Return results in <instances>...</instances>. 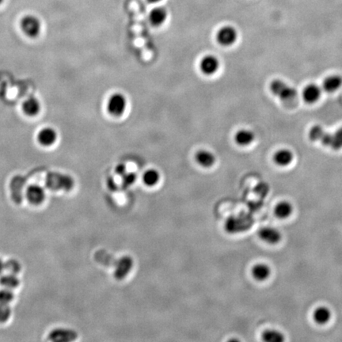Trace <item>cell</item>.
I'll return each mask as SVG.
<instances>
[{"label": "cell", "instance_id": "cell-19", "mask_svg": "<svg viewBox=\"0 0 342 342\" xmlns=\"http://www.w3.org/2000/svg\"><path fill=\"white\" fill-rule=\"evenodd\" d=\"M323 86L327 92H335L342 86V77L339 75H329L323 81Z\"/></svg>", "mask_w": 342, "mask_h": 342}, {"label": "cell", "instance_id": "cell-34", "mask_svg": "<svg viewBox=\"0 0 342 342\" xmlns=\"http://www.w3.org/2000/svg\"><path fill=\"white\" fill-rule=\"evenodd\" d=\"M3 1L4 0H0V5H1V4L2 3V2H3Z\"/></svg>", "mask_w": 342, "mask_h": 342}, {"label": "cell", "instance_id": "cell-18", "mask_svg": "<svg viewBox=\"0 0 342 342\" xmlns=\"http://www.w3.org/2000/svg\"><path fill=\"white\" fill-rule=\"evenodd\" d=\"M22 110L25 115L35 117L39 114L40 110V103L35 97H29L24 101Z\"/></svg>", "mask_w": 342, "mask_h": 342}, {"label": "cell", "instance_id": "cell-28", "mask_svg": "<svg viewBox=\"0 0 342 342\" xmlns=\"http://www.w3.org/2000/svg\"><path fill=\"white\" fill-rule=\"evenodd\" d=\"M14 298L11 289H3L0 290V304H10Z\"/></svg>", "mask_w": 342, "mask_h": 342}, {"label": "cell", "instance_id": "cell-13", "mask_svg": "<svg viewBox=\"0 0 342 342\" xmlns=\"http://www.w3.org/2000/svg\"><path fill=\"white\" fill-rule=\"evenodd\" d=\"M260 238L269 244H277L281 239V234L273 227H263L258 232Z\"/></svg>", "mask_w": 342, "mask_h": 342}, {"label": "cell", "instance_id": "cell-5", "mask_svg": "<svg viewBox=\"0 0 342 342\" xmlns=\"http://www.w3.org/2000/svg\"><path fill=\"white\" fill-rule=\"evenodd\" d=\"M238 39V31L231 25H224L218 30L216 40L222 46H231Z\"/></svg>", "mask_w": 342, "mask_h": 342}, {"label": "cell", "instance_id": "cell-32", "mask_svg": "<svg viewBox=\"0 0 342 342\" xmlns=\"http://www.w3.org/2000/svg\"><path fill=\"white\" fill-rule=\"evenodd\" d=\"M4 271H5V263L0 259V276L2 275Z\"/></svg>", "mask_w": 342, "mask_h": 342}, {"label": "cell", "instance_id": "cell-23", "mask_svg": "<svg viewBox=\"0 0 342 342\" xmlns=\"http://www.w3.org/2000/svg\"><path fill=\"white\" fill-rule=\"evenodd\" d=\"M20 284V280L17 275L13 273H6L0 276V285L8 289H16Z\"/></svg>", "mask_w": 342, "mask_h": 342}, {"label": "cell", "instance_id": "cell-33", "mask_svg": "<svg viewBox=\"0 0 342 342\" xmlns=\"http://www.w3.org/2000/svg\"><path fill=\"white\" fill-rule=\"evenodd\" d=\"M148 1L150 3H157V2H160L162 0H148Z\"/></svg>", "mask_w": 342, "mask_h": 342}, {"label": "cell", "instance_id": "cell-8", "mask_svg": "<svg viewBox=\"0 0 342 342\" xmlns=\"http://www.w3.org/2000/svg\"><path fill=\"white\" fill-rule=\"evenodd\" d=\"M252 222L247 216L241 215L238 217L230 218L226 223V230L230 233L246 231L251 226Z\"/></svg>", "mask_w": 342, "mask_h": 342}, {"label": "cell", "instance_id": "cell-11", "mask_svg": "<svg viewBox=\"0 0 342 342\" xmlns=\"http://www.w3.org/2000/svg\"><path fill=\"white\" fill-rule=\"evenodd\" d=\"M195 161L203 168H211L215 164L216 159L212 152L201 149L195 154Z\"/></svg>", "mask_w": 342, "mask_h": 342}, {"label": "cell", "instance_id": "cell-25", "mask_svg": "<svg viewBox=\"0 0 342 342\" xmlns=\"http://www.w3.org/2000/svg\"><path fill=\"white\" fill-rule=\"evenodd\" d=\"M293 207L289 201H281L275 208V215L279 219H287L292 214Z\"/></svg>", "mask_w": 342, "mask_h": 342}, {"label": "cell", "instance_id": "cell-16", "mask_svg": "<svg viewBox=\"0 0 342 342\" xmlns=\"http://www.w3.org/2000/svg\"><path fill=\"white\" fill-rule=\"evenodd\" d=\"M168 12L166 8L158 6L152 10L149 14V21L153 26H161L168 19Z\"/></svg>", "mask_w": 342, "mask_h": 342}, {"label": "cell", "instance_id": "cell-7", "mask_svg": "<svg viewBox=\"0 0 342 342\" xmlns=\"http://www.w3.org/2000/svg\"><path fill=\"white\" fill-rule=\"evenodd\" d=\"M220 63L219 59L214 55L208 54L203 56L199 63V67L202 73L205 75H213L219 70Z\"/></svg>", "mask_w": 342, "mask_h": 342}, {"label": "cell", "instance_id": "cell-6", "mask_svg": "<svg viewBox=\"0 0 342 342\" xmlns=\"http://www.w3.org/2000/svg\"><path fill=\"white\" fill-rule=\"evenodd\" d=\"M21 29L28 37H36L40 33L41 24L36 16L26 15L21 21Z\"/></svg>", "mask_w": 342, "mask_h": 342}, {"label": "cell", "instance_id": "cell-3", "mask_svg": "<svg viewBox=\"0 0 342 342\" xmlns=\"http://www.w3.org/2000/svg\"><path fill=\"white\" fill-rule=\"evenodd\" d=\"M74 184L73 178L69 175L52 172L47 176V187L52 191H69Z\"/></svg>", "mask_w": 342, "mask_h": 342}, {"label": "cell", "instance_id": "cell-31", "mask_svg": "<svg viewBox=\"0 0 342 342\" xmlns=\"http://www.w3.org/2000/svg\"><path fill=\"white\" fill-rule=\"evenodd\" d=\"M116 173L120 176H123L126 173V167L124 164H118L115 168Z\"/></svg>", "mask_w": 342, "mask_h": 342}, {"label": "cell", "instance_id": "cell-10", "mask_svg": "<svg viewBox=\"0 0 342 342\" xmlns=\"http://www.w3.org/2000/svg\"><path fill=\"white\" fill-rule=\"evenodd\" d=\"M321 88L315 83L307 85L303 90V98L308 104H314L317 102L321 98Z\"/></svg>", "mask_w": 342, "mask_h": 342}, {"label": "cell", "instance_id": "cell-21", "mask_svg": "<svg viewBox=\"0 0 342 342\" xmlns=\"http://www.w3.org/2000/svg\"><path fill=\"white\" fill-rule=\"evenodd\" d=\"M313 319L319 325H325L331 319V312L329 308L324 306L319 307L315 310Z\"/></svg>", "mask_w": 342, "mask_h": 342}, {"label": "cell", "instance_id": "cell-12", "mask_svg": "<svg viewBox=\"0 0 342 342\" xmlns=\"http://www.w3.org/2000/svg\"><path fill=\"white\" fill-rule=\"evenodd\" d=\"M48 338L52 342H71L76 339L77 335L71 330L56 329L49 334Z\"/></svg>", "mask_w": 342, "mask_h": 342}, {"label": "cell", "instance_id": "cell-14", "mask_svg": "<svg viewBox=\"0 0 342 342\" xmlns=\"http://www.w3.org/2000/svg\"><path fill=\"white\" fill-rule=\"evenodd\" d=\"M57 139V133L52 128H44L39 132L37 141L40 145L44 147H49L54 145Z\"/></svg>", "mask_w": 342, "mask_h": 342}, {"label": "cell", "instance_id": "cell-4", "mask_svg": "<svg viewBox=\"0 0 342 342\" xmlns=\"http://www.w3.org/2000/svg\"><path fill=\"white\" fill-rule=\"evenodd\" d=\"M127 98L123 94L114 93L108 100L107 111L110 115L119 118L125 114L127 109Z\"/></svg>", "mask_w": 342, "mask_h": 342}, {"label": "cell", "instance_id": "cell-2", "mask_svg": "<svg viewBox=\"0 0 342 342\" xmlns=\"http://www.w3.org/2000/svg\"><path fill=\"white\" fill-rule=\"evenodd\" d=\"M269 89L274 96L285 103L294 102L298 96L296 88L281 79H274L272 81L269 85Z\"/></svg>", "mask_w": 342, "mask_h": 342}, {"label": "cell", "instance_id": "cell-26", "mask_svg": "<svg viewBox=\"0 0 342 342\" xmlns=\"http://www.w3.org/2000/svg\"><path fill=\"white\" fill-rule=\"evenodd\" d=\"M262 337V340L266 342H281L285 341V336L277 331H265Z\"/></svg>", "mask_w": 342, "mask_h": 342}, {"label": "cell", "instance_id": "cell-1", "mask_svg": "<svg viewBox=\"0 0 342 342\" xmlns=\"http://www.w3.org/2000/svg\"><path fill=\"white\" fill-rule=\"evenodd\" d=\"M308 137L312 142L321 143L333 150L342 149V126L332 134L326 131L321 125H314L310 129Z\"/></svg>", "mask_w": 342, "mask_h": 342}, {"label": "cell", "instance_id": "cell-29", "mask_svg": "<svg viewBox=\"0 0 342 342\" xmlns=\"http://www.w3.org/2000/svg\"><path fill=\"white\" fill-rule=\"evenodd\" d=\"M11 316V308L9 304H0V323H6Z\"/></svg>", "mask_w": 342, "mask_h": 342}, {"label": "cell", "instance_id": "cell-20", "mask_svg": "<svg viewBox=\"0 0 342 342\" xmlns=\"http://www.w3.org/2000/svg\"><path fill=\"white\" fill-rule=\"evenodd\" d=\"M271 273L270 268L263 263L256 264L251 269V274L256 281H264L269 278Z\"/></svg>", "mask_w": 342, "mask_h": 342}, {"label": "cell", "instance_id": "cell-27", "mask_svg": "<svg viewBox=\"0 0 342 342\" xmlns=\"http://www.w3.org/2000/svg\"><path fill=\"white\" fill-rule=\"evenodd\" d=\"M21 265L17 260L10 259L5 262V270H6V273H13L17 275V273L21 271Z\"/></svg>", "mask_w": 342, "mask_h": 342}, {"label": "cell", "instance_id": "cell-30", "mask_svg": "<svg viewBox=\"0 0 342 342\" xmlns=\"http://www.w3.org/2000/svg\"><path fill=\"white\" fill-rule=\"evenodd\" d=\"M137 176L135 173H126L122 176V183L125 187H129L137 181Z\"/></svg>", "mask_w": 342, "mask_h": 342}, {"label": "cell", "instance_id": "cell-22", "mask_svg": "<svg viewBox=\"0 0 342 342\" xmlns=\"http://www.w3.org/2000/svg\"><path fill=\"white\" fill-rule=\"evenodd\" d=\"M142 180L146 186H156L160 181V172L156 169L147 170L143 174Z\"/></svg>", "mask_w": 342, "mask_h": 342}, {"label": "cell", "instance_id": "cell-15", "mask_svg": "<svg viewBox=\"0 0 342 342\" xmlns=\"http://www.w3.org/2000/svg\"><path fill=\"white\" fill-rule=\"evenodd\" d=\"M294 160V154L292 151L287 148H282L277 151L273 156L275 164L280 167H288Z\"/></svg>", "mask_w": 342, "mask_h": 342}, {"label": "cell", "instance_id": "cell-17", "mask_svg": "<svg viewBox=\"0 0 342 342\" xmlns=\"http://www.w3.org/2000/svg\"><path fill=\"white\" fill-rule=\"evenodd\" d=\"M254 139L255 135L250 129H239L235 135V143L241 147L249 146L254 142Z\"/></svg>", "mask_w": 342, "mask_h": 342}, {"label": "cell", "instance_id": "cell-9", "mask_svg": "<svg viewBox=\"0 0 342 342\" xmlns=\"http://www.w3.org/2000/svg\"><path fill=\"white\" fill-rule=\"evenodd\" d=\"M25 196L30 204L39 205L44 202L46 194L42 187L37 184H32L27 188Z\"/></svg>", "mask_w": 342, "mask_h": 342}, {"label": "cell", "instance_id": "cell-24", "mask_svg": "<svg viewBox=\"0 0 342 342\" xmlns=\"http://www.w3.org/2000/svg\"><path fill=\"white\" fill-rule=\"evenodd\" d=\"M133 265V260L129 257H124L120 259L118 264V269H116V277L123 278L127 275Z\"/></svg>", "mask_w": 342, "mask_h": 342}]
</instances>
